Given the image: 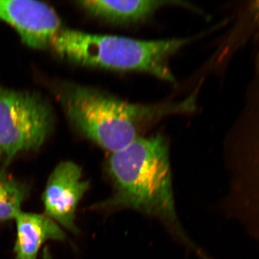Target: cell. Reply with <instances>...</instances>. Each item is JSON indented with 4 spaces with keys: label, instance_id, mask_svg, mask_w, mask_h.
I'll return each mask as SVG.
<instances>
[{
    "label": "cell",
    "instance_id": "4",
    "mask_svg": "<svg viewBox=\"0 0 259 259\" xmlns=\"http://www.w3.org/2000/svg\"><path fill=\"white\" fill-rule=\"evenodd\" d=\"M52 126V112L41 98L0 87V161L6 165L19 153L38 149Z\"/></svg>",
    "mask_w": 259,
    "mask_h": 259
},
{
    "label": "cell",
    "instance_id": "6",
    "mask_svg": "<svg viewBox=\"0 0 259 259\" xmlns=\"http://www.w3.org/2000/svg\"><path fill=\"white\" fill-rule=\"evenodd\" d=\"M0 20L18 32L32 49L51 47L61 30V20L45 3L30 0H0Z\"/></svg>",
    "mask_w": 259,
    "mask_h": 259
},
{
    "label": "cell",
    "instance_id": "3",
    "mask_svg": "<svg viewBox=\"0 0 259 259\" xmlns=\"http://www.w3.org/2000/svg\"><path fill=\"white\" fill-rule=\"evenodd\" d=\"M193 39L142 40L61 29L51 47L58 55L75 64L113 71H140L175 83L168 66L169 58Z\"/></svg>",
    "mask_w": 259,
    "mask_h": 259
},
{
    "label": "cell",
    "instance_id": "9",
    "mask_svg": "<svg viewBox=\"0 0 259 259\" xmlns=\"http://www.w3.org/2000/svg\"><path fill=\"white\" fill-rule=\"evenodd\" d=\"M184 4L176 1H105L85 0L79 4L90 14L115 24L138 23L151 16L156 10L168 4Z\"/></svg>",
    "mask_w": 259,
    "mask_h": 259
},
{
    "label": "cell",
    "instance_id": "11",
    "mask_svg": "<svg viewBox=\"0 0 259 259\" xmlns=\"http://www.w3.org/2000/svg\"><path fill=\"white\" fill-rule=\"evenodd\" d=\"M252 8H253L255 13H256L257 16L259 18V1H256L255 2V3H253Z\"/></svg>",
    "mask_w": 259,
    "mask_h": 259
},
{
    "label": "cell",
    "instance_id": "8",
    "mask_svg": "<svg viewBox=\"0 0 259 259\" xmlns=\"http://www.w3.org/2000/svg\"><path fill=\"white\" fill-rule=\"evenodd\" d=\"M15 259H37L40 247L49 240L62 241L66 235L48 216L21 212L15 218Z\"/></svg>",
    "mask_w": 259,
    "mask_h": 259
},
{
    "label": "cell",
    "instance_id": "2",
    "mask_svg": "<svg viewBox=\"0 0 259 259\" xmlns=\"http://www.w3.org/2000/svg\"><path fill=\"white\" fill-rule=\"evenodd\" d=\"M71 123L87 139L112 153L127 147L156 121L192 110V99L180 103H130L82 86L66 89L61 98Z\"/></svg>",
    "mask_w": 259,
    "mask_h": 259
},
{
    "label": "cell",
    "instance_id": "7",
    "mask_svg": "<svg viewBox=\"0 0 259 259\" xmlns=\"http://www.w3.org/2000/svg\"><path fill=\"white\" fill-rule=\"evenodd\" d=\"M90 183L82 180L81 168L71 161L62 162L56 167L48 180L42 194L47 216L66 229L76 233L75 213Z\"/></svg>",
    "mask_w": 259,
    "mask_h": 259
},
{
    "label": "cell",
    "instance_id": "1",
    "mask_svg": "<svg viewBox=\"0 0 259 259\" xmlns=\"http://www.w3.org/2000/svg\"><path fill=\"white\" fill-rule=\"evenodd\" d=\"M107 171L114 193L99 208H131L159 218L178 229L166 140L141 138L112 153Z\"/></svg>",
    "mask_w": 259,
    "mask_h": 259
},
{
    "label": "cell",
    "instance_id": "10",
    "mask_svg": "<svg viewBox=\"0 0 259 259\" xmlns=\"http://www.w3.org/2000/svg\"><path fill=\"white\" fill-rule=\"evenodd\" d=\"M28 194L26 186L0 170V222L15 220Z\"/></svg>",
    "mask_w": 259,
    "mask_h": 259
},
{
    "label": "cell",
    "instance_id": "5",
    "mask_svg": "<svg viewBox=\"0 0 259 259\" xmlns=\"http://www.w3.org/2000/svg\"><path fill=\"white\" fill-rule=\"evenodd\" d=\"M236 163L242 220L259 242V98L240 120Z\"/></svg>",
    "mask_w": 259,
    "mask_h": 259
}]
</instances>
